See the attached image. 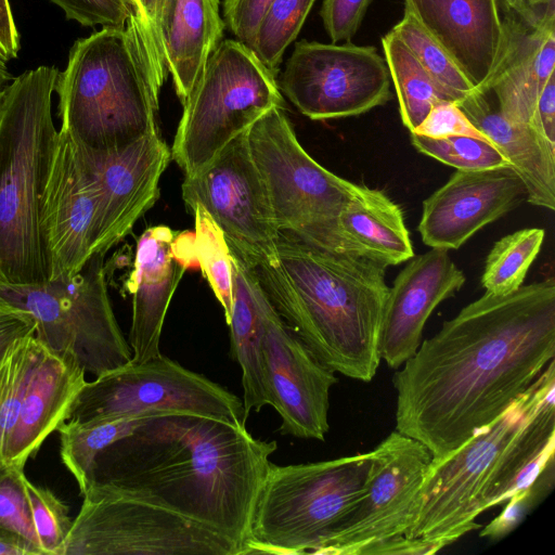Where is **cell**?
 Wrapping results in <instances>:
<instances>
[{
    "label": "cell",
    "mask_w": 555,
    "mask_h": 555,
    "mask_svg": "<svg viewBox=\"0 0 555 555\" xmlns=\"http://www.w3.org/2000/svg\"><path fill=\"white\" fill-rule=\"evenodd\" d=\"M554 358V278L485 293L395 373L396 430L442 460L504 413Z\"/></svg>",
    "instance_id": "obj_1"
},
{
    "label": "cell",
    "mask_w": 555,
    "mask_h": 555,
    "mask_svg": "<svg viewBox=\"0 0 555 555\" xmlns=\"http://www.w3.org/2000/svg\"><path fill=\"white\" fill-rule=\"evenodd\" d=\"M276 441L245 424L182 412L141 416L98 456L93 481L182 515L245 554L253 512Z\"/></svg>",
    "instance_id": "obj_2"
},
{
    "label": "cell",
    "mask_w": 555,
    "mask_h": 555,
    "mask_svg": "<svg viewBox=\"0 0 555 555\" xmlns=\"http://www.w3.org/2000/svg\"><path fill=\"white\" fill-rule=\"evenodd\" d=\"M504 11L505 47L482 92L494 94L507 119L532 126L541 91L555 75V5L530 20Z\"/></svg>",
    "instance_id": "obj_22"
},
{
    "label": "cell",
    "mask_w": 555,
    "mask_h": 555,
    "mask_svg": "<svg viewBox=\"0 0 555 555\" xmlns=\"http://www.w3.org/2000/svg\"><path fill=\"white\" fill-rule=\"evenodd\" d=\"M271 2L272 0H223L224 25L238 41L249 48Z\"/></svg>",
    "instance_id": "obj_44"
},
{
    "label": "cell",
    "mask_w": 555,
    "mask_h": 555,
    "mask_svg": "<svg viewBox=\"0 0 555 555\" xmlns=\"http://www.w3.org/2000/svg\"><path fill=\"white\" fill-rule=\"evenodd\" d=\"M404 8L483 91L502 56L506 29L499 0H404Z\"/></svg>",
    "instance_id": "obj_23"
},
{
    "label": "cell",
    "mask_w": 555,
    "mask_h": 555,
    "mask_svg": "<svg viewBox=\"0 0 555 555\" xmlns=\"http://www.w3.org/2000/svg\"><path fill=\"white\" fill-rule=\"evenodd\" d=\"M33 525L43 554L60 555L72 529L69 508L49 489L31 483L25 478Z\"/></svg>",
    "instance_id": "obj_38"
},
{
    "label": "cell",
    "mask_w": 555,
    "mask_h": 555,
    "mask_svg": "<svg viewBox=\"0 0 555 555\" xmlns=\"http://www.w3.org/2000/svg\"><path fill=\"white\" fill-rule=\"evenodd\" d=\"M37 324L28 312L0 301V366L14 345L36 335Z\"/></svg>",
    "instance_id": "obj_45"
},
{
    "label": "cell",
    "mask_w": 555,
    "mask_h": 555,
    "mask_svg": "<svg viewBox=\"0 0 555 555\" xmlns=\"http://www.w3.org/2000/svg\"><path fill=\"white\" fill-rule=\"evenodd\" d=\"M390 75L375 47L301 40L280 90L312 120L364 114L391 99Z\"/></svg>",
    "instance_id": "obj_13"
},
{
    "label": "cell",
    "mask_w": 555,
    "mask_h": 555,
    "mask_svg": "<svg viewBox=\"0 0 555 555\" xmlns=\"http://www.w3.org/2000/svg\"><path fill=\"white\" fill-rule=\"evenodd\" d=\"M372 0H323L320 15L332 40L350 42Z\"/></svg>",
    "instance_id": "obj_43"
},
{
    "label": "cell",
    "mask_w": 555,
    "mask_h": 555,
    "mask_svg": "<svg viewBox=\"0 0 555 555\" xmlns=\"http://www.w3.org/2000/svg\"><path fill=\"white\" fill-rule=\"evenodd\" d=\"M544 236L543 229L527 228L499 240L487 256L480 280L486 293L507 295L522 286Z\"/></svg>",
    "instance_id": "obj_32"
},
{
    "label": "cell",
    "mask_w": 555,
    "mask_h": 555,
    "mask_svg": "<svg viewBox=\"0 0 555 555\" xmlns=\"http://www.w3.org/2000/svg\"><path fill=\"white\" fill-rule=\"evenodd\" d=\"M61 130L88 150L124 147L157 131V86L133 18L76 40L59 73Z\"/></svg>",
    "instance_id": "obj_6"
},
{
    "label": "cell",
    "mask_w": 555,
    "mask_h": 555,
    "mask_svg": "<svg viewBox=\"0 0 555 555\" xmlns=\"http://www.w3.org/2000/svg\"><path fill=\"white\" fill-rule=\"evenodd\" d=\"M12 76L9 73V70H0V101L3 93V89L8 85V82L11 80Z\"/></svg>",
    "instance_id": "obj_51"
},
{
    "label": "cell",
    "mask_w": 555,
    "mask_h": 555,
    "mask_svg": "<svg viewBox=\"0 0 555 555\" xmlns=\"http://www.w3.org/2000/svg\"><path fill=\"white\" fill-rule=\"evenodd\" d=\"M315 0H272L249 49L275 76L287 47L296 39Z\"/></svg>",
    "instance_id": "obj_34"
},
{
    "label": "cell",
    "mask_w": 555,
    "mask_h": 555,
    "mask_svg": "<svg viewBox=\"0 0 555 555\" xmlns=\"http://www.w3.org/2000/svg\"><path fill=\"white\" fill-rule=\"evenodd\" d=\"M0 48L9 61L17 57L21 49L20 34L9 0H0Z\"/></svg>",
    "instance_id": "obj_48"
},
{
    "label": "cell",
    "mask_w": 555,
    "mask_h": 555,
    "mask_svg": "<svg viewBox=\"0 0 555 555\" xmlns=\"http://www.w3.org/2000/svg\"><path fill=\"white\" fill-rule=\"evenodd\" d=\"M382 46L401 120L411 132L436 103L451 100L391 30L382 38Z\"/></svg>",
    "instance_id": "obj_29"
},
{
    "label": "cell",
    "mask_w": 555,
    "mask_h": 555,
    "mask_svg": "<svg viewBox=\"0 0 555 555\" xmlns=\"http://www.w3.org/2000/svg\"><path fill=\"white\" fill-rule=\"evenodd\" d=\"M0 555H28L27 552L12 543L5 540L0 539Z\"/></svg>",
    "instance_id": "obj_50"
},
{
    "label": "cell",
    "mask_w": 555,
    "mask_h": 555,
    "mask_svg": "<svg viewBox=\"0 0 555 555\" xmlns=\"http://www.w3.org/2000/svg\"><path fill=\"white\" fill-rule=\"evenodd\" d=\"M410 133L431 139L463 135L492 143L456 102L448 100L436 103Z\"/></svg>",
    "instance_id": "obj_41"
},
{
    "label": "cell",
    "mask_w": 555,
    "mask_h": 555,
    "mask_svg": "<svg viewBox=\"0 0 555 555\" xmlns=\"http://www.w3.org/2000/svg\"><path fill=\"white\" fill-rule=\"evenodd\" d=\"M182 198L188 209L203 206L222 230L229 248L246 262L275 260L280 232L247 131L231 140L196 175L184 177Z\"/></svg>",
    "instance_id": "obj_14"
},
{
    "label": "cell",
    "mask_w": 555,
    "mask_h": 555,
    "mask_svg": "<svg viewBox=\"0 0 555 555\" xmlns=\"http://www.w3.org/2000/svg\"><path fill=\"white\" fill-rule=\"evenodd\" d=\"M532 126L555 145V75L544 86L538 99Z\"/></svg>",
    "instance_id": "obj_46"
},
{
    "label": "cell",
    "mask_w": 555,
    "mask_h": 555,
    "mask_svg": "<svg viewBox=\"0 0 555 555\" xmlns=\"http://www.w3.org/2000/svg\"><path fill=\"white\" fill-rule=\"evenodd\" d=\"M470 121L508 160L526 189V201L555 209V145L534 127L507 119L476 90L457 103Z\"/></svg>",
    "instance_id": "obj_25"
},
{
    "label": "cell",
    "mask_w": 555,
    "mask_h": 555,
    "mask_svg": "<svg viewBox=\"0 0 555 555\" xmlns=\"http://www.w3.org/2000/svg\"><path fill=\"white\" fill-rule=\"evenodd\" d=\"M555 361L498 418L430 461L404 537L441 548L481 528L476 518L530 486L554 462Z\"/></svg>",
    "instance_id": "obj_4"
},
{
    "label": "cell",
    "mask_w": 555,
    "mask_h": 555,
    "mask_svg": "<svg viewBox=\"0 0 555 555\" xmlns=\"http://www.w3.org/2000/svg\"><path fill=\"white\" fill-rule=\"evenodd\" d=\"M246 263L278 314L322 364L356 380L374 378L389 292L387 267L283 232L275 260Z\"/></svg>",
    "instance_id": "obj_3"
},
{
    "label": "cell",
    "mask_w": 555,
    "mask_h": 555,
    "mask_svg": "<svg viewBox=\"0 0 555 555\" xmlns=\"http://www.w3.org/2000/svg\"><path fill=\"white\" fill-rule=\"evenodd\" d=\"M259 286L263 370L270 405L281 417L280 433L324 441L330 429V391L338 378L282 320Z\"/></svg>",
    "instance_id": "obj_15"
},
{
    "label": "cell",
    "mask_w": 555,
    "mask_h": 555,
    "mask_svg": "<svg viewBox=\"0 0 555 555\" xmlns=\"http://www.w3.org/2000/svg\"><path fill=\"white\" fill-rule=\"evenodd\" d=\"M99 199L79 147L60 129L40 212L49 281L79 272L92 256Z\"/></svg>",
    "instance_id": "obj_16"
},
{
    "label": "cell",
    "mask_w": 555,
    "mask_h": 555,
    "mask_svg": "<svg viewBox=\"0 0 555 555\" xmlns=\"http://www.w3.org/2000/svg\"><path fill=\"white\" fill-rule=\"evenodd\" d=\"M42 344L31 335L18 340L0 366V463Z\"/></svg>",
    "instance_id": "obj_35"
},
{
    "label": "cell",
    "mask_w": 555,
    "mask_h": 555,
    "mask_svg": "<svg viewBox=\"0 0 555 555\" xmlns=\"http://www.w3.org/2000/svg\"><path fill=\"white\" fill-rule=\"evenodd\" d=\"M391 31L406 46L451 101L460 103L477 90L449 52L406 8L403 17Z\"/></svg>",
    "instance_id": "obj_31"
},
{
    "label": "cell",
    "mask_w": 555,
    "mask_h": 555,
    "mask_svg": "<svg viewBox=\"0 0 555 555\" xmlns=\"http://www.w3.org/2000/svg\"><path fill=\"white\" fill-rule=\"evenodd\" d=\"M9 60L3 53L2 49L0 48V70H8V64Z\"/></svg>",
    "instance_id": "obj_53"
},
{
    "label": "cell",
    "mask_w": 555,
    "mask_h": 555,
    "mask_svg": "<svg viewBox=\"0 0 555 555\" xmlns=\"http://www.w3.org/2000/svg\"><path fill=\"white\" fill-rule=\"evenodd\" d=\"M232 255L233 307L230 321V357L242 371L243 405L246 418L251 411L270 405L266 383L262 338L263 320L259 283L245 260Z\"/></svg>",
    "instance_id": "obj_28"
},
{
    "label": "cell",
    "mask_w": 555,
    "mask_h": 555,
    "mask_svg": "<svg viewBox=\"0 0 555 555\" xmlns=\"http://www.w3.org/2000/svg\"><path fill=\"white\" fill-rule=\"evenodd\" d=\"M370 454L364 492L318 554L366 555L375 545L404 537L411 528L430 452L420 441L395 430Z\"/></svg>",
    "instance_id": "obj_12"
},
{
    "label": "cell",
    "mask_w": 555,
    "mask_h": 555,
    "mask_svg": "<svg viewBox=\"0 0 555 555\" xmlns=\"http://www.w3.org/2000/svg\"><path fill=\"white\" fill-rule=\"evenodd\" d=\"M499 2L504 7V10L512 11L527 20L535 17L542 11L541 9L531 8L528 0H499Z\"/></svg>",
    "instance_id": "obj_49"
},
{
    "label": "cell",
    "mask_w": 555,
    "mask_h": 555,
    "mask_svg": "<svg viewBox=\"0 0 555 555\" xmlns=\"http://www.w3.org/2000/svg\"><path fill=\"white\" fill-rule=\"evenodd\" d=\"M171 158L191 177L274 107L284 108L276 76L246 44L225 39L208 57L186 101Z\"/></svg>",
    "instance_id": "obj_8"
},
{
    "label": "cell",
    "mask_w": 555,
    "mask_h": 555,
    "mask_svg": "<svg viewBox=\"0 0 555 555\" xmlns=\"http://www.w3.org/2000/svg\"><path fill=\"white\" fill-rule=\"evenodd\" d=\"M195 220L194 257L223 309L227 324L233 307L232 255L222 230L201 205L189 209Z\"/></svg>",
    "instance_id": "obj_33"
},
{
    "label": "cell",
    "mask_w": 555,
    "mask_h": 555,
    "mask_svg": "<svg viewBox=\"0 0 555 555\" xmlns=\"http://www.w3.org/2000/svg\"><path fill=\"white\" fill-rule=\"evenodd\" d=\"M60 555H241L228 538L92 481Z\"/></svg>",
    "instance_id": "obj_10"
},
{
    "label": "cell",
    "mask_w": 555,
    "mask_h": 555,
    "mask_svg": "<svg viewBox=\"0 0 555 555\" xmlns=\"http://www.w3.org/2000/svg\"><path fill=\"white\" fill-rule=\"evenodd\" d=\"M408 261L389 287L380 326L379 357L395 370L420 347L431 312L466 280L446 249L430 248Z\"/></svg>",
    "instance_id": "obj_19"
},
{
    "label": "cell",
    "mask_w": 555,
    "mask_h": 555,
    "mask_svg": "<svg viewBox=\"0 0 555 555\" xmlns=\"http://www.w3.org/2000/svg\"><path fill=\"white\" fill-rule=\"evenodd\" d=\"M371 454L270 464L255 504L245 554H318L362 495Z\"/></svg>",
    "instance_id": "obj_7"
},
{
    "label": "cell",
    "mask_w": 555,
    "mask_h": 555,
    "mask_svg": "<svg viewBox=\"0 0 555 555\" xmlns=\"http://www.w3.org/2000/svg\"><path fill=\"white\" fill-rule=\"evenodd\" d=\"M441 547L423 539L397 538L375 545L366 555H425L434 554Z\"/></svg>",
    "instance_id": "obj_47"
},
{
    "label": "cell",
    "mask_w": 555,
    "mask_h": 555,
    "mask_svg": "<svg viewBox=\"0 0 555 555\" xmlns=\"http://www.w3.org/2000/svg\"><path fill=\"white\" fill-rule=\"evenodd\" d=\"M61 8L68 20L82 26L124 28L132 15L130 0H49Z\"/></svg>",
    "instance_id": "obj_40"
},
{
    "label": "cell",
    "mask_w": 555,
    "mask_h": 555,
    "mask_svg": "<svg viewBox=\"0 0 555 555\" xmlns=\"http://www.w3.org/2000/svg\"><path fill=\"white\" fill-rule=\"evenodd\" d=\"M182 236L166 225L147 228L138 238L127 282L132 295L129 346L134 364L160 354L159 341L172 296L189 266Z\"/></svg>",
    "instance_id": "obj_21"
},
{
    "label": "cell",
    "mask_w": 555,
    "mask_h": 555,
    "mask_svg": "<svg viewBox=\"0 0 555 555\" xmlns=\"http://www.w3.org/2000/svg\"><path fill=\"white\" fill-rule=\"evenodd\" d=\"M164 0H130L132 15L138 25L157 86L162 89L167 78L159 17Z\"/></svg>",
    "instance_id": "obj_42"
},
{
    "label": "cell",
    "mask_w": 555,
    "mask_h": 555,
    "mask_svg": "<svg viewBox=\"0 0 555 555\" xmlns=\"http://www.w3.org/2000/svg\"><path fill=\"white\" fill-rule=\"evenodd\" d=\"M525 199L524 183L511 167L456 170L423 202L418 232L431 248L459 249Z\"/></svg>",
    "instance_id": "obj_18"
},
{
    "label": "cell",
    "mask_w": 555,
    "mask_h": 555,
    "mask_svg": "<svg viewBox=\"0 0 555 555\" xmlns=\"http://www.w3.org/2000/svg\"><path fill=\"white\" fill-rule=\"evenodd\" d=\"M338 227L349 253L385 267L414 256L401 207L380 190L357 184L339 215Z\"/></svg>",
    "instance_id": "obj_27"
},
{
    "label": "cell",
    "mask_w": 555,
    "mask_h": 555,
    "mask_svg": "<svg viewBox=\"0 0 555 555\" xmlns=\"http://www.w3.org/2000/svg\"><path fill=\"white\" fill-rule=\"evenodd\" d=\"M528 3L531 8H544L553 4L554 0H528Z\"/></svg>",
    "instance_id": "obj_52"
},
{
    "label": "cell",
    "mask_w": 555,
    "mask_h": 555,
    "mask_svg": "<svg viewBox=\"0 0 555 555\" xmlns=\"http://www.w3.org/2000/svg\"><path fill=\"white\" fill-rule=\"evenodd\" d=\"M59 69L14 78L0 101V285L49 282L41 202L56 144L52 93Z\"/></svg>",
    "instance_id": "obj_5"
},
{
    "label": "cell",
    "mask_w": 555,
    "mask_h": 555,
    "mask_svg": "<svg viewBox=\"0 0 555 555\" xmlns=\"http://www.w3.org/2000/svg\"><path fill=\"white\" fill-rule=\"evenodd\" d=\"M410 134L413 146L420 153L457 170L511 167L504 155L490 142L463 135L431 139Z\"/></svg>",
    "instance_id": "obj_37"
},
{
    "label": "cell",
    "mask_w": 555,
    "mask_h": 555,
    "mask_svg": "<svg viewBox=\"0 0 555 555\" xmlns=\"http://www.w3.org/2000/svg\"><path fill=\"white\" fill-rule=\"evenodd\" d=\"M219 0H164L159 34L165 64L183 104L223 38Z\"/></svg>",
    "instance_id": "obj_26"
},
{
    "label": "cell",
    "mask_w": 555,
    "mask_h": 555,
    "mask_svg": "<svg viewBox=\"0 0 555 555\" xmlns=\"http://www.w3.org/2000/svg\"><path fill=\"white\" fill-rule=\"evenodd\" d=\"M77 146L100 192L92 255H105L158 199L159 181L171 159V151L158 130L115 150Z\"/></svg>",
    "instance_id": "obj_17"
},
{
    "label": "cell",
    "mask_w": 555,
    "mask_h": 555,
    "mask_svg": "<svg viewBox=\"0 0 555 555\" xmlns=\"http://www.w3.org/2000/svg\"><path fill=\"white\" fill-rule=\"evenodd\" d=\"M76 359L41 346L21 402L17 420L3 452V462L24 469L46 438L69 418L73 404L87 382Z\"/></svg>",
    "instance_id": "obj_24"
},
{
    "label": "cell",
    "mask_w": 555,
    "mask_h": 555,
    "mask_svg": "<svg viewBox=\"0 0 555 555\" xmlns=\"http://www.w3.org/2000/svg\"><path fill=\"white\" fill-rule=\"evenodd\" d=\"M156 412L192 413L242 424L247 421L236 395L162 353L86 382L68 420L140 417Z\"/></svg>",
    "instance_id": "obj_11"
},
{
    "label": "cell",
    "mask_w": 555,
    "mask_h": 555,
    "mask_svg": "<svg viewBox=\"0 0 555 555\" xmlns=\"http://www.w3.org/2000/svg\"><path fill=\"white\" fill-rule=\"evenodd\" d=\"M104 256L94 254L79 272L49 281L73 334L76 359L95 377L132 358L109 301Z\"/></svg>",
    "instance_id": "obj_20"
},
{
    "label": "cell",
    "mask_w": 555,
    "mask_h": 555,
    "mask_svg": "<svg viewBox=\"0 0 555 555\" xmlns=\"http://www.w3.org/2000/svg\"><path fill=\"white\" fill-rule=\"evenodd\" d=\"M247 140L279 232L328 251L351 254L338 218L357 184L308 154L284 108L274 107L260 117L247 130Z\"/></svg>",
    "instance_id": "obj_9"
},
{
    "label": "cell",
    "mask_w": 555,
    "mask_h": 555,
    "mask_svg": "<svg viewBox=\"0 0 555 555\" xmlns=\"http://www.w3.org/2000/svg\"><path fill=\"white\" fill-rule=\"evenodd\" d=\"M554 485V462L548 464L537 479L527 488L512 495L503 512L490 521L479 535L499 540L514 530L529 511L543 498Z\"/></svg>",
    "instance_id": "obj_39"
},
{
    "label": "cell",
    "mask_w": 555,
    "mask_h": 555,
    "mask_svg": "<svg viewBox=\"0 0 555 555\" xmlns=\"http://www.w3.org/2000/svg\"><path fill=\"white\" fill-rule=\"evenodd\" d=\"M25 478L24 469L0 463V539L23 547L28 555H42L31 520Z\"/></svg>",
    "instance_id": "obj_36"
},
{
    "label": "cell",
    "mask_w": 555,
    "mask_h": 555,
    "mask_svg": "<svg viewBox=\"0 0 555 555\" xmlns=\"http://www.w3.org/2000/svg\"><path fill=\"white\" fill-rule=\"evenodd\" d=\"M140 417L121 416L87 422L67 420L57 428L62 462L76 479L81 494L93 481L99 454L130 434Z\"/></svg>",
    "instance_id": "obj_30"
}]
</instances>
